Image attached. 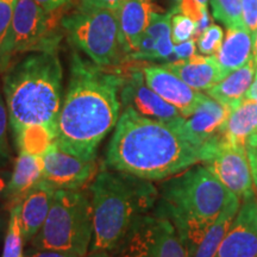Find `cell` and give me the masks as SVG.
I'll return each mask as SVG.
<instances>
[{
	"mask_svg": "<svg viewBox=\"0 0 257 257\" xmlns=\"http://www.w3.org/2000/svg\"><path fill=\"white\" fill-rule=\"evenodd\" d=\"M24 257H81L76 253L62 251V250H55V249H43V248H36V246L30 245L24 252Z\"/></svg>",
	"mask_w": 257,
	"mask_h": 257,
	"instance_id": "obj_36",
	"label": "cell"
},
{
	"mask_svg": "<svg viewBox=\"0 0 257 257\" xmlns=\"http://www.w3.org/2000/svg\"><path fill=\"white\" fill-rule=\"evenodd\" d=\"M48 14L59 11V10L67 9L73 4L74 0H35Z\"/></svg>",
	"mask_w": 257,
	"mask_h": 257,
	"instance_id": "obj_38",
	"label": "cell"
},
{
	"mask_svg": "<svg viewBox=\"0 0 257 257\" xmlns=\"http://www.w3.org/2000/svg\"><path fill=\"white\" fill-rule=\"evenodd\" d=\"M221 134L230 146L245 148L249 137L257 134V101L244 98L233 106Z\"/></svg>",
	"mask_w": 257,
	"mask_h": 257,
	"instance_id": "obj_20",
	"label": "cell"
},
{
	"mask_svg": "<svg viewBox=\"0 0 257 257\" xmlns=\"http://www.w3.org/2000/svg\"><path fill=\"white\" fill-rule=\"evenodd\" d=\"M252 57L255 60L256 66H257V31L255 37H253V44H252Z\"/></svg>",
	"mask_w": 257,
	"mask_h": 257,
	"instance_id": "obj_43",
	"label": "cell"
},
{
	"mask_svg": "<svg viewBox=\"0 0 257 257\" xmlns=\"http://www.w3.org/2000/svg\"><path fill=\"white\" fill-rule=\"evenodd\" d=\"M197 40H194V38L182 42V43L175 44L174 53H173V55L168 62H175V61L191 59V57L197 55Z\"/></svg>",
	"mask_w": 257,
	"mask_h": 257,
	"instance_id": "obj_34",
	"label": "cell"
},
{
	"mask_svg": "<svg viewBox=\"0 0 257 257\" xmlns=\"http://www.w3.org/2000/svg\"><path fill=\"white\" fill-rule=\"evenodd\" d=\"M253 38L245 27L227 29L216 59L226 75L243 67L252 57Z\"/></svg>",
	"mask_w": 257,
	"mask_h": 257,
	"instance_id": "obj_21",
	"label": "cell"
},
{
	"mask_svg": "<svg viewBox=\"0 0 257 257\" xmlns=\"http://www.w3.org/2000/svg\"><path fill=\"white\" fill-rule=\"evenodd\" d=\"M56 189L43 179L28 193L21 204V225L25 242H30L43 226Z\"/></svg>",
	"mask_w": 257,
	"mask_h": 257,
	"instance_id": "obj_19",
	"label": "cell"
},
{
	"mask_svg": "<svg viewBox=\"0 0 257 257\" xmlns=\"http://www.w3.org/2000/svg\"><path fill=\"white\" fill-rule=\"evenodd\" d=\"M106 68L82 59L78 51L72 53L55 143L86 161L95 160L99 146L120 117L124 74Z\"/></svg>",
	"mask_w": 257,
	"mask_h": 257,
	"instance_id": "obj_1",
	"label": "cell"
},
{
	"mask_svg": "<svg viewBox=\"0 0 257 257\" xmlns=\"http://www.w3.org/2000/svg\"><path fill=\"white\" fill-rule=\"evenodd\" d=\"M202 162V152L168 123L124 108L108 143L105 166L159 181Z\"/></svg>",
	"mask_w": 257,
	"mask_h": 257,
	"instance_id": "obj_2",
	"label": "cell"
},
{
	"mask_svg": "<svg viewBox=\"0 0 257 257\" xmlns=\"http://www.w3.org/2000/svg\"><path fill=\"white\" fill-rule=\"evenodd\" d=\"M118 257H189L174 224L157 210L146 214L131 231Z\"/></svg>",
	"mask_w": 257,
	"mask_h": 257,
	"instance_id": "obj_9",
	"label": "cell"
},
{
	"mask_svg": "<svg viewBox=\"0 0 257 257\" xmlns=\"http://www.w3.org/2000/svg\"><path fill=\"white\" fill-rule=\"evenodd\" d=\"M239 200L240 199L237 195L231 199L226 207L221 212L219 218L216 220V223L212 225L201 242L199 243L198 248L192 257H216L224 236L226 234L231 223L239 210Z\"/></svg>",
	"mask_w": 257,
	"mask_h": 257,
	"instance_id": "obj_23",
	"label": "cell"
},
{
	"mask_svg": "<svg viewBox=\"0 0 257 257\" xmlns=\"http://www.w3.org/2000/svg\"><path fill=\"white\" fill-rule=\"evenodd\" d=\"M85 257H118V255L105 250H91Z\"/></svg>",
	"mask_w": 257,
	"mask_h": 257,
	"instance_id": "obj_41",
	"label": "cell"
},
{
	"mask_svg": "<svg viewBox=\"0 0 257 257\" xmlns=\"http://www.w3.org/2000/svg\"><path fill=\"white\" fill-rule=\"evenodd\" d=\"M212 15L227 29L245 27L240 0H210Z\"/></svg>",
	"mask_w": 257,
	"mask_h": 257,
	"instance_id": "obj_27",
	"label": "cell"
},
{
	"mask_svg": "<svg viewBox=\"0 0 257 257\" xmlns=\"http://www.w3.org/2000/svg\"><path fill=\"white\" fill-rule=\"evenodd\" d=\"M154 12H157L154 0H126L118 9L121 44L127 57L137 50Z\"/></svg>",
	"mask_w": 257,
	"mask_h": 257,
	"instance_id": "obj_17",
	"label": "cell"
},
{
	"mask_svg": "<svg viewBox=\"0 0 257 257\" xmlns=\"http://www.w3.org/2000/svg\"><path fill=\"white\" fill-rule=\"evenodd\" d=\"M245 150L246 156H248L250 170H251L253 186H255L257 191V134L250 136L249 140L246 141Z\"/></svg>",
	"mask_w": 257,
	"mask_h": 257,
	"instance_id": "obj_35",
	"label": "cell"
},
{
	"mask_svg": "<svg viewBox=\"0 0 257 257\" xmlns=\"http://www.w3.org/2000/svg\"><path fill=\"white\" fill-rule=\"evenodd\" d=\"M42 179L57 189H81L96 173V161H86L63 152L54 143L43 156Z\"/></svg>",
	"mask_w": 257,
	"mask_h": 257,
	"instance_id": "obj_12",
	"label": "cell"
},
{
	"mask_svg": "<svg viewBox=\"0 0 257 257\" xmlns=\"http://www.w3.org/2000/svg\"><path fill=\"white\" fill-rule=\"evenodd\" d=\"M240 4L244 25L253 38L257 31V0H240Z\"/></svg>",
	"mask_w": 257,
	"mask_h": 257,
	"instance_id": "obj_33",
	"label": "cell"
},
{
	"mask_svg": "<svg viewBox=\"0 0 257 257\" xmlns=\"http://www.w3.org/2000/svg\"><path fill=\"white\" fill-rule=\"evenodd\" d=\"M120 101L124 108H133L138 114L154 120L173 124L182 118L178 108L163 100L147 85L141 68H131L124 74Z\"/></svg>",
	"mask_w": 257,
	"mask_h": 257,
	"instance_id": "obj_10",
	"label": "cell"
},
{
	"mask_svg": "<svg viewBox=\"0 0 257 257\" xmlns=\"http://www.w3.org/2000/svg\"><path fill=\"white\" fill-rule=\"evenodd\" d=\"M204 165L225 187L242 200L255 195L245 148L230 146L221 140L214 155Z\"/></svg>",
	"mask_w": 257,
	"mask_h": 257,
	"instance_id": "obj_11",
	"label": "cell"
},
{
	"mask_svg": "<svg viewBox=\"0 0 257 257\" xmlns=\"http://www.w3.org/2000/svg\"><path fill=\"white\" fill-rule=\"evenodd\" d=\"M24 239L21 225V204L9 211L8 229L4 237L2 257H24Z\"/></svg>",
	"mask_w": 257,
	"mask_h": 257,
	"instance_id": "obj_26",
	"label": "cell"
},
{
	"mask_svg": "<svg viewBox=\"0 0 257 257\" xmlns=\"http://www.w3.org/2000/svg\"><path fill=\"white\" fill-rule=\"evenodd\" d=\"M43 169V157L19 153L3 201L4 207L10 211L16 205L22 204L28 193L42 180Z\"/></svg>",
	"mask_w": 257,
	"mask_h": 257,
	"instance_id": "obj_18",
	"label": "cell"
},
{
	"mask_svg": "<svg viewBox=\"0 0 257 257\" xmlns=\"http://www.w3.org/2000/svg\"><path fill=\"white\" fill-rule=\"evenodd\" d=\"M19 153L34 156H44L55 143L56 136L43 125H29L14 136Z\"/></svg>",
	"mask_w": 257,
	"mask_h": 257,
	"instance_id": "obj_24",
	"label": "cell"
},
{
	"mask_svg": "<svg viewBox=\"0 0 257 257\" xmlns=\"http://www.w3.org/2000/svg\"><path fill=\"white\" fill-rule=\"evenodd\" d=\"M62 10L48 14L35 0H17L3 54V70L19 54L59 50Z\"/></svg>",
	"mask_w": 257,
	"mask_h": 257,
	"instance_id": "obj_8",
	"label": "cell"
},
{
	"mask_svg": "<svg viewBox=\"0 0 257 257\" xmlns=\"http://www.w3.org/2000/svg\"><path fill=\"white\" fill-rule=\"evenodd\" d=\"M197 2H199L200 3L201 5H205V6H207V4H208V2H210V0H197Z\"/></svg>",
	"mask_w": 257,
	"mask_h": 257,
	"instance_id": "obj_44",
	"label": "cell"
},
{
	"mask_svg": "<svg viewBox=\"0 0 257 257\" xmlns=\"http://www.w3.org/2000/svg\"><path fill=\"white\" fill-rule=\"evenodd\" d=\"M11 174L12 173L5 167H0V202L4 201L5 199V193L11 180Z\"/></svg>",
	"mask_w": 257,
	"mask_h": 257,
	"instance_id": "obj_39",
	"label": "cell"
},
{
	"mask_svg": "<svg viewBox=\"0 0 257 257\" xmlns=\"http://www.w3.org/2000/svg\"><path fill=\"white\" fill-rule=\"evenodd\" d=\"M163 67L197 91L207 92L226 76L214 55H194L188 60L167 62Z\"/></svg>",
	"mask_w": 257,
	"mask_h": 257,
	"instance_id": "obj_16",
	"label": "cell"
},
{
	"mask_svg": "<svg viewBox=\"0 0 257 257\" xmlns=\"http://www.w3.org/2000/svg\"><path fill=\"white\" fill-rule=\"evenodd\" d=\"M245 98L246 99H252V100H256L257 101V70H256L255 79H253L251 86H250V88L248 89V92H246Z\"/></svg>",
	"mask_w": 257,
	"mask_h": 257,
	"instance_id": "obj_40",
	"label": "cell"
},
{
	"mask_svg": "<svg viewBox=\"0 0 257 257\" xmlns=\"http://www.w3.org/2000/svg\"><path fill=\"white\" fill-rule=\"evenodd\" d=\"M126 0H80L79 6L98 9H119Z\"/></svg>",
	"mask_w": 257,
	"mask_h": 257,
	"instance_id": "obj_37",
	"label": "cell"
},
{
	"mask_svg": "<svg viewBox=\"0 0 257 257\" xmlns=\"http://www.w3.org/2000/svg\"><path fill=\"white\" fill-rule=\"evenodd\" d=\"M176 11H178L179 14L188 16L189 18H192L193 21H195V23H197V22L200 21V19L207 14L208 10L207 6L201 5L200 3L197 2V0H180L179 4L176 5V8L173 10L174 14Z\"/></svg>",
	"mask_w": 257,
	"mask_h": 257,
	"instance_id": "obj_32",
	"label": "cell"
},
{
	"mask_svg": "<svg viewBox=\"0 0 257 257\" xmlns=\"http://www.w3.org/2000/svg\"><path fill=\"white\" fill-rule=\"evenodd\" d=\"M174 12L160 14L154 12L147 34L156 41V60H166L168 62L174 53V42L172 38V18Z\"/></svg>",
	"mask_w": 257,
	"mask_h": 257,
	"instance_id": "obj_25",
	"label": "cell"
},
{
	"mask_svg": "<svg viewBox=\"0 0 257 257\" xmlns=\"http://www.w3.org/2000/svg\"><path fill=\"white\" fill-rule=\"evenodd\" d=\"M93 240L91 250L117 255L131 231L153 211L160 197L149 180L105 168L91 185Z\"/></svg>",
	"mask_w": 257,
	"mask_h": 257,
	"instance_id": "obj_4",
	"label": "cell"
},
{
	"mask_svg": "<svg viewBox=\"0 0 257 257\" xmlns=\"http://www.w3.org/2000/svg\"><path fill=\"white\" fill-rule=\"evenodd\" d=\"M93 240L92 201L81 189H57L49 214L30 245L85 257Z\"/></svg>",
	"mask_w": 257,
	"mask_h": 257,
	"instance_id": "obj_6",
	"label": "cell"
},
{
	"mask_svg": "<svg viewBox=\"0 0 257 257\" xmlns=\"http://www.w3.org/2000/svg\"><path fill=\"white\" fill-rule=\"evenodd\" d=\"M161 210L174 224L189 257L234 197L205 165H194L160 186Z\"/></svg>",
	"mask_w": 257,
	"mask_h": 257,
	"instance_id": "obj_5",
	"label": "cell"
},
{
	"mask_svg": "<svg viewBox=\"0 0 257 257\" xmlns=\"http://www.w3.org/2000/svg\"><path fill=\"white\" fill-rule=\"evenodd\" d=\"M224 41V32L219 25L211 24L197 38V48L201 55H216Z\"/></svg>",
	"mask_w": 257,
	"mask_h": 257,
	"instance_id": "obj_28",
	"label": "cell"
},
{
	"mask_svg": "<svg viewBox=\"0 0 257 257\" xmlns=\"http://www.w3.org/2000/svg\"><path fill=\"white\" fill-rule=\"evenodd\" d=\"M143 74L147 85L163 100L178 108L185 118L195 111L205 95L200 91L192 88L163 66H147L143 68Z\"/></svg>",
	"mask_w": 257,
	"mask_h": 257,
	"instance_id": "obj_15",
	"label": "cell"
},
{
	"mask_svg": "<svg viewBox=\"0 0 257 257\" xmlns=\"http://www.w3.org/2000/svg\"><path fill=\"white\" fill-rule=\"evenodd\" d=\"M216 257H257V199H244Z\"/></svg>",
	"mask_w": 257,
	"mask_h": 257,
	"instance_id": "obj_14",
	"label": "cell"
},
{
	"mask_svg": "<svg viewBox=\"0 0 257 257\" xmlns=\"http://www.w3.org/2000/svg\"><path fill=\"white\" fill-rule=\"evenodd\" d=\"M17 0H0V73L3 70V54L11 28Z\"/></svg>",
	"mask_w": 257,
	"mask_h": 257,
	"instance_id": "obj_29",
	"label": "cell"
},
{
	"mask_svg": "<svg viewBox=\"0 0 257 257\" xmlns=\"http://www.w3.org/2000/svg\"><path fill=\"white\" fill-rule=\"evenodd\" d=\"M63 69L57 50L36 51L10 64L3 76L12 135L43 125L57 137Z\"/></svg>",
	"mask_w": 257,
	"mask_h": 257,
	"instance_id": "obj_3",
	"label": "cell"
},
{
	"mask_svg": "<svg viewBox=\"0 0 257 257\" xmlns=\"http://www.w3.org/2000/svg\"><path fill=\"white\" fill-rule=\"evenodd\" d=\"M231 108L221 104L210 95H204L195 111L185 118L182 117L175 123L170 124L178 128L189 142L201 149L211 141L221 136L223 126L229 117ZM204 161V154H202Z\"/></svg>",
	"mask_w": 257,
	"mask_h": 257,
	"instance_id": "obj_13",
	"label": "cell"
},
{
	"mask_svg": "<svg viewBox=\"0 0 257 257\" xmlns=\"http://www.w3.org/2000/svg\"><path fill=\"white\" fill-rule=\"evenodd\" d=\"M256 70V62L251 57L243 67L230 73L216 86L208 89L207 95L232 108L245 98L246 92L255 79Z\"/></svg>",
	"mask_w": 257,
	"mask_h": 257,
	"instance_id": "obj_22",
	"label": "cell"
},
{
	"mask_svg": "<svg viewBox=\"0 0 257 257\" xmlns=\"http://www.w3.org/2000/svg\"><path fill=\"white\" fill-rule=\"evenodd\" d=\"M8 107L0 94V167H6L11 161V150L8 141Z\"/></svg>",
	"mask_w": 257,
	"mask_h": 257,
	"instance_id": "obj_31",
	"label": "cell"
},
{
	"mask_svg": "<svg viewBox=\"0 0 257 257\" xmlns=\"http://www.w3.org/2000/svg\"><path fill=\"white\" fill-rule=\"evenodd\" d=\"M195 21L189 18L188 16L182 14L173 15L172 18V38L174 44L194 38L195 35Z\"/></svg>",
	"mask_w": 257,
	"mask_h": 257,
	"instance_id": "obj_30",
	"label": "cell"
},
{
	"mask_svg": "<svg viewBox=\"0 0 257 257\" xmlns=\"http://www.w3.org/2000/svg\"><path fill=\"white\" fill-rule=\"evenodd\" d=\"M8 223H9V219L6 220V218L4 214H3V212L0 211V242H2L5 237L6 229H8Z\"/></svg>",
	"mask_w": 257,
	"mask_h": 257,
	"instance_id": "obj_42",
	"label": "cell"
},
{
	"mask_svg": "<svg viewBox=\"0 0 257 257\" xmlns=\"http://www.w3.org/2000/svg\"><path fill=\"white\" fill-rule=\"evenodd\" d=\"M61 27L74 48L101 67H114L125 57L118 9L82 8L63 16Z\"/></svg>",
	"mask_w": 257,
	"mask_h": 257,
	"instance_id": "obj_7",
	"label": "cell"
}]
</instances>
